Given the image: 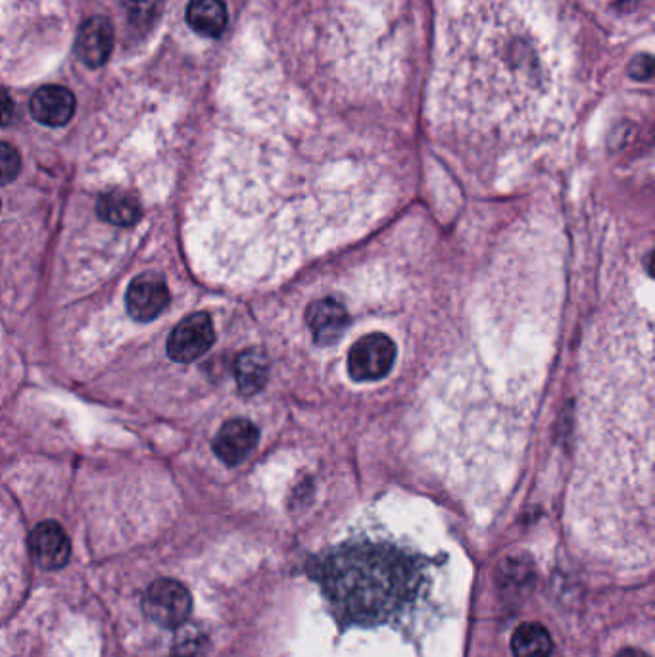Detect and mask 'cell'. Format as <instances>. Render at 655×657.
I'll list each match as a JSON object with an SVG mask.
<instances>
[{
	"instance_id": "cell-1",
	"label": "cell",
	"mask_w": 655,
	"mask_h": 657,
	"mask_svg": "<svg viewBox=\"0 0 655 657\" xmlns=\"http://www.w3.org/2000/svg\"><path fill=\"white\" fill-rule=\"evenodd\" d=\"M317 577L336 616L360 625L389 619L418 595L421 582L418 563L408 553L377 542L336 548Z\"/></svg>"
},
{
	"instance_id": "cell-2",
	"label": "cell",
	"mask_w": 655,
	"mask_h": 657,
	"mask_svg": "<svg viewBox=\"0 0 655 657\" xmlns=\"http://www.w3.org/2000/svg\"><path fill=\"white\" fill-rule=\"evenodd\" d=\"M143 609L156 625L164 629H177L183 622H187L193 600L179 580L160 579L148 588Z\"/></svg>"
},
{
	"instance_id": "cell-3",
	"label": "cell",
	"mask_w": 655,
	"mask_h": 657,
	"mask_svg": "<svg viewBox=\"0 0 655 657\" xmlns=\"http://www.w3.org/2000/svg\"><path fill=\"white\" fill-rule=\"evenodd\" d=\"M397 346L383 333H371L352 344L349 352V373L354 381H379L394 367Z\"/></svg>"
},
{
	"instance_id": "cell-4",
	"label": "cell",
	"mask_w": 655,
	"mask_h": 657,
	"mask_svg": "<svg viewBox=\"0 0 655 657\" xmlns=\"http://www.w3.org/2000/svg\"><path fill=\"white\" fill-rule=\"evenodd\" d=\"M216 343V331L208 314L188 315L175 325L168 339V354L177 364H193Z\"/></svg>"
},
{
	"instance_id": "cell-5",
	"label": "cell",
	"mask_w": 655,
	"mask_h": 657,
	"mask_svg": "<svg viewBox=\"0 0 655 657\" xmlns=\"http://www.w3.org/2000/svg\"><path fill=\"white\" fill-rule=\"evenodd\" d=\"M172 302L168 283L160 273H140L129 283L126 293L127 314L135 322L148 323L168 308Z\"/></svg>"
},
{
	"instance_id": "cell-6",
	"label": "cell",
	"mask_w": 655,
	"mask_h": 657,
	"mask_svg": "<svg viewBox=\"0 0 655 657\" xmlns=\"http://www.w3.org/2000/svg\"><path fill=\"white\" fill-rule=\"evenodd\" d=\"M29 546L33 560L41 569L57 571L70 561L71 542L57 521H42L37 524L31 532Z\"/></svg>"
},
{
	"instance_id": "cell-7",
	"label": "cell",
	"mask_w": 655,
	"mask_h": 657,
	"mask_svg": "<svg viewBox=\"0 0 655 657\" xmlns=\"http://www.w3.org/2000/svg\"><path fill=\"white\" fill-rule=\"evenodd\" d=\"M29 112L42 126L62 127L76 114V97L62 85H47L29 100Z\"/></svg>"
},
{
	"instance_id": "cell-8",
	"label": "cell",
	"mask_w": 655,
	"mask_h": 657,
	"mask_svg": "<svg viewBox=\"0 0 655 657\" xmlns=\"http://www.w3.org/2000/svg\"><path fill=\"white\" fill-rule=\"evenodd\" d=\"M258 426L248 420H231L214 439V452L227 465H238L258 444Z\"/></svg>"
},
{
	"instance_id": "cell-9",
	"label": "cell",
	"mask_w": 655,
	"mask_h": 657,
	"mask_svg": "<svg viewBox=\"0 0 655 657\" xmlns=\"http://www.w3.org/2000/svg\"><path fill=\"white\" fill-rule=\"evenodd\" d=\"M114 49V28L102 16L85 21L77 33L76 50L81 62L100 68L108 62Z\"/></svg>"
},
{
	"instance_id": "cell-10",
	"label": "cell",
	"mask_w": 655,
	"mask_h": 657,
	"mask_svg": "<svg viewBox=\"0 0 655 657\" xmlns=\"http://www.w3.org/2000/svg\"><path fill=\"white\" fill-rule=\"evenodd\" d=\"M306 322L315 343L329 346L344 335V329L349 325V314L335 298H321L307 308Z\"/></svg>"
},
{
	"instance_id": "cell-11",
	"label": "cell",
	"mask_w": 655,
	"mask_h": 657,
	"mask_svg": "<svg viewBox=\"0 0 655 657\" xmlns=\"http://www.w3.org/2000/svg\"><path fill=\"white\" fill-rule=\"evenodd\" d=\"M97 216L116 227H133L140 222L143 210L137 196L127 190H108L97 200Z\"/></svg>"
},
{
	"instance_id": "cell-12",
	"label": "cell",
	"mask_w": 655,
	"mask_h": 657,
	"mask_svg": "<svg viewBox=\"0 0 655 657\" xmlns=\"http://www.w3.org/2000/svg\"><path fill=\"white\" fill-rule=\"evenodd\" d=\"M187 21L198 36L216 39L227 28V7L224 0H190Z\"/></svg>"
},
{
	"instance_id": "cell-13",
	"label": "cell",
	"mask_w": 655,
	"mask_h": 657,
	"mask_svg": "<svg viewBox=\"0 0 655 657\" xmlns=\"http://www.w3.org/2000/svg\"><path fill=\"white\" fill-rule=\"evenodd\" d=\"M235 379H237L238 391L246 396L262 391L270 379V362L264 352L258 349L241 352L235 362Z\"/></svg>"
},
{
	"instance_id": "cell-14",
	"label": "cell",
	"mask_w": 655,
	"mask_h": 657,
	"mask_svg": "<svg viewBox=\"0 0 655 657\" xmlns=\"http://www.w3.org/2000/svg\"><path fill=\"white\" fill-rule=\"evenodd\" d=\"M551 650L550 633L540 622H524L511 637V651L516 657H550Z\"/></svg>"
},
{
	"instance_id": "cell-15",
	"label": "cell",
	"mask_w": 655,
	"mask_h": 657,
	"mask_svg": "<svg viewBox=\"0 0 655 657\" xmlns=\"http://www.w3.org/2000/svg\"><path fill=\"white\" fill-rule=\"evenodd\" d=\"M177 629H179V633H177V638H175V656L193 657L203 650V630L195 627V625H188V622H183L182 627H177Z\"/></svg>"
},
{
	"instance_id": "cell-16",
	"label": "cell",
	"mask_w": 655,
	"mask_h": 657,
	"mask_svg": "<svg viewBox=\"0 0 655 657\" xmlns=\"http://www.w3.org/2000/svg\"><path fill=\"white\" fill-rule=\"evenodd\" d=\"M121 4L135 23L148 26L160 14L164 0H121Z\"/></svg>"
},
{
	"instance_id": "cell-17",
	"label": "cell",
	"mask_w": 655,
	"mask_h": 657,
	"mask_svg": "<svg viewBox=\"0 0 655 657\" xmlns=\"http://www.w3.org/2000/svg\"><path fill=\"white\" fill-rule=\"evenodd\" d=\"M21 169L20 153L8 143H0V185L14 182Z\"/></svg>"
},
{
	"instance_id": "cell-18",
	"label": "cell",
	"mask_w": 655,
	"mask_h": 657,
	"mask_svg": "<svg viewBox=\"0 0 655 657\" xmlns=\"http://www.w3.org/2000/svg\"><path fill=\"white\" fill-rule=\"evenodd\" d=\"M14 118V100L0 89V126H7Z\"/></svg>"
},
{
	"instance_id": "cell-19",
	"label": "cell",
	"mask_w": 655,
	"mask_h": 657,
	"mask_svg": "<svg viewBox=\"0 0 655 657\" xmlns=\"http://www.w3.org/2000/svg\"><path fill=\"white\" fill-rule=\"evenodd\" d=\"M617 657H649L648 654H644L642 650H636V648H627V650L619 651V656Z\"/></svg>"
}]
</instances>
